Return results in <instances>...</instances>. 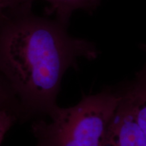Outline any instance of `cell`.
I'll return each mask as SVG.
<instances>
[{
  "label": "cell",
  "instance_id": "cell-8",
  "mask_svg": "<svg viewBox=\"0 0 146 146\" xmlns=\"http://www.w3.org/2000/svg\"><path fill=\"white\" fill-rule=\"evenodd\" d=\"M145 48H146V46H145ZM141 72L143 73L144 74H145V75H146V64H145V66L143 67V68L142 69V70L141 71Z\"/></svg>",
  "mask_w": 146,
  "mask_h": 146
},
{
  "label": "cell",
  "instance_id": "cell-1",
  "mask_svg": "<svg viewBox=\"0 0 146 146\" xmlns=\"http://www.w3.org/2000/svg\"><path fill=\"white\" fill-rule=\"evenodd\" d=\"M25 2L5 8L0 21V72L21 105L24 121L50 117L59 107L62 80L81 58L99 55L94 43L74 37L68 25L41 16Z\"/></svg>",
  "mask_w": 146,
  "mask_h": 146
},
{
  "label": "cell",
  "instance_id": "cell-6",
  "mask_svg": "<svg viewBox=\"0 0 146 146\" xmlns=\"http://www.w3.org/2000/svg\"><path fill=\"white\" fill-rule=\"evenodd\" d=\"M0 110L12 112L18 121H23V112L19 102L5 78L0 72Z\"/></svg>",
  "mask_w": 146,
  "mask_h": 146
},
{
  "label": "cell",
  "instance_id": "cell-7",
  "mask_svg": "<svg viewBox=\"0 0 146 146\" xmlns=\"http://www.w3.org/2000/svg\"><path fill=\"white\" fill-rule=\"evenodd\" d=\"M5 9L3 8L0 5V21H1V18H3V16H4V14H5Z\"/></svg>",
  "mask_w": 146,
  "mask_h": 146
},
{
  "label": "cell",
  "instance_id": "cell-3",
  "mask_svg": "<svg viewBox=\"0 0 146 146\" xmlns=\"http://www.w3.org/2000/svg\"><path fill=\"white\" fill-rule=\"evenodd\" d=\"M104 146H146L145 137L124 98L123 91L109 125Z\"/></svg>",
  "mask_w": 146,
  "mask_h": 146
},
{
  "label": "cell",
  "instance_id": "cell-4",
  "mask_svg": "<svg viewBox=\"0 0 146 146\" xmlns=\"http://www.w3.org/2000/svg\"><path fill=\"white\" fill-rule=\"evenodd\" d=\"M37 0H0V5L3 8L25 2L33 3ZM48 3L47 14L54 15V18L62 23L69 25L72 14L76 10H82L89 13L94 12L99 6L102 0H41Z\"/></svg>",
  "mask_w": 146,
  "mask_h": 146
},
{
  "label": "cell",
  "instance_id": "cell-5",
  "mask_svg": "<svg viewBox=\"0 0 146 146\" xmlns=\"http://www.w3.org/2000/svg\"><path fill=\"white\" fill-rule=\"evenodd\" d=\"M122 91L124 98L146 138V75L139 72L135 81Z\"/></svg>",
  "mask_w": 146,
  "mask_h": 146
},
{
  "label": "cell",
  "instance_id": "cell-2",
  "mask_svg": "<svg viewBox=\"0 0 146 146\" xmlns=\"http://www.w3.org/2000/svg\"><path fill=\"white\" fill-rule=\"evenodd\" d=\"M121 98V89H109L83 96L72 106H59L49 121L33 123L35 146H104L109 125Z\"/></svg>",
  "mask_w": 146,
  "mask_h": 146
}]
</instances>
